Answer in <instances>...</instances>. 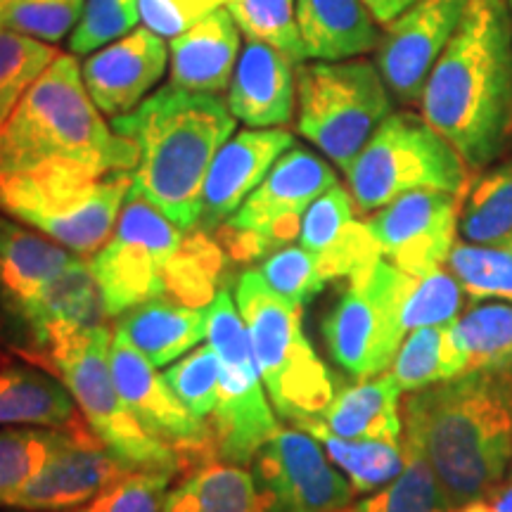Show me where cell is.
<instances>
[{
  "label": "cell",
  "instance_id": "6da1fadb",
  "mask_svg": "<svg viewBox=\"0 0 512 512\" xmlns=\"http://www.w3.org/2000/svg\"><path fill=\"white\" fill-rule=\"evenodd\" d=\"M403 427L453 508L484 501L512 463V361L413 392Z\"/></svg>",
  "mask_w": 512,
  "mask_h": 512
},
{
  "label": "cell",
  "instance_id": "7a4b0ae2",
  "mask_svg": "<svg viewBox=\"0 0 512 512\" xmlns=\"http://www.w3.org/2000/svg\"><path fill=\"white\" fill-rule=\"evenodd\" d=\"M427 124L470 171L503 155L512 138V15L508 0H470L420 98Z\"/></svg>",
  "mask_w": 512,
  "mask_h": 512
},
{
  "label": "cell",
  "instance_id": "3957f363",
  "mask_svg": "<svg viewBox=\"0 0 512 512\" xmlns=\"http://www.w3.org/2000/svg\"><path fill=\"white\" fill-rule=\"evenodd\" d=\"M235 121L214 93L169 83L147 95L136 110L114 117L112 128L140 152L133 188L178 228L192 230L200 221L209 166L235 133Z\"/></svg>",
  "mask_w": 512,
  "mask_h": 512
},
{
  "label": "cell",
  "instance_id": "277c9868",
  "mask_svg": "<svg viewBox=\"0 0 512 512\" xmlns=\"http://www.w3.org/2000/svg\"><path fill=\"white\" fill-rule=\"evenodd\" d=\"M138 159L136 143L105 124L83 86L81 64L69 53L55 57L0 126V176L43 164H76L112 174L133 171Z\"/></svg>",
  "mask_w": 512,
  "mask_h": 512
},
{
  "label": "cell",
  "instance_id": "5b68a950",
  "mask_svg": "<svg viewBox=\"0 0 512 512\" xmlns=\"http://www.w3.org/2000/svg\"><path fill=\"white\" fill-rule=\"evenodd\" d=\"M133 188V171L43 164L0 176V211L79 256H95L110 240Z\"/></svg>",
  "mask_w": 512,
  "mask_h": 512
},
{
  "label": "cell",
  "instance_id": "8992f818",
  "mask_svg": "<svg viewBox=\"0 0 512 512\" xmlns=\"http://www.w3.org/2000/svg\"><path fill=\"white\" fill-rule=\"evenodd\" d=\"M235 304L247 323L256 366L280 418L294 425L320 418L335 396V382L302 328V306L271 290L259 271L242 273Z\"/></svg>",
  "mask_w": 512,
  "mask_h": 512
},
{
  "label": "cell",
  "instance_id": "52a82bcc",
  "mask_svg": "<svg viewBox=\"0 0 512 512\" xmlns=\"http://www.w3.org/2000/svg\"><path fill=\"white\" fill-rule=\"evenodd\" d=\"M112 337L107 325L64 337L38 358L64 382L91 430L107 448L136 470H166L185 475L183 460L164 441L140 425L114 382Z\"/></svg>",
  "mask_w": 512,
  "mask_h": 512
},
{
  "label": "cell",
  "instance_id": "ba28073f",
  "mask_svg": "<svg viewBox=\"0 0 512 512\" xmlns=\"http://www.w3.org/2000/svg\"><path fill=\"white\" fill-rule=\"evenodd\" d=\"M297 128L342 174L392 114V93L366 57L297 67Z\"/></svg>",
  "mask_w": 512,
  "mask_h": 512
},
{
  "label": "cell",
  "instance_id": "9c48e42d",
  "mask_svg": "<svg viewBox=\"0 0 512 512\" xmlns=\"http://www.w3.org/2000/svg\"><path fill=\"white\" fill-rule=\"evenodd\" d=\"M349 192L368 214L413 190L465 195L470 166L422 114L392 112L347 169Z\"/></svg>",
  "mask_w": 512,
  "mask_h": 512
},
{
  "label": "cell",
  "instance_id": "30bf717a",
  "mask_svg": "<svg viewBox=\"0 0 512 512\" xmlns=\"http://www.w3.org/2000/svg\"><path fill=\"white\" fill-rule=\"evenodd\" d=\"M207 339L221 363V392L209 418L214 453L233 465H252L261 446L278 430L256 366L252 337L238 304L226 290L207 309Z\"/></svg>",
  "mask_w": 512,
  "mask_h": 512
},
{
  "label": "cell",
  "instance_id": "8fae6325",
  "mask_svg": "<svg viewBox=\"0 0 512 512\" xmlns=\"http://www.w3.org/2000/svg\"><path fill=\"white\" fill-rule=\"evenodd\" d=\"M347 280V290L323 320V337L332 361L344 373L368 380L392 368L406 339L401 311L413 275L380 256Z\"/></svg>",
  "mask_w": 512,
  "mask_h": 512
},
{
  "label": "cell",
  "instance_id": "7c38bea8",
  "mask_svg": "<svg viewBox=\"0 0 512 512\" xmlns=\"http://www.w3.org/2000/svg\"><path fill=\"white\" fill-rule=\"evenodd\" d=\"M337 183L335 169L323 157L292 145L240 209L211 235L230 259L242 264L264 259L299 238L306 211Z\"/></svg>",
  "mask_w": 512,
  "mask_h": 512
},
{
  "label": "cell",
  "instance_id": "4fadbf2b",
  "mask_svg": "<svg viewBox=\"0 0 512 512\" xmlns=\"http://www.w3.org/2000/svg\"><path fill=\"white\" fill-rule=\"evenodd\" d=\"M183 238V228L131 188L110 240L91 259L107 316L117 318L133 306L166 297V264Z\"/></svg>",
  "mask_w": 512,
  "mask_h": 512
},
{
  "label": "cell",
  "instance_id": "5bb4252c",
  "mask_svg": "<svg viewBox=\"0 0 512 512\" xmlns=\"http://www.w3.org/2000/svg\"><path fill=\"white\" fill-rule=\"evenodd\" d=\"M252 475L268 512H344L356 496L325 448L299 427L275 430L256 451Z\"/></svg>",
  "mask_w": 512,
  "mask_h": 512
},
{
  "label": "cell",
  "instance_id": "9a60e30c",
  "mask_svg": "<svg viewBox=\"0 0 512 512\" xmlns=\"http://www.w3.org/2000/svg\"><path fill=\"white\" fill-rule=\"evenodd\" d=\"M133 470L136 467L114 456L86 418L79 415L67 427L55 430L46 465L12 496L8 508L29 512L81 510Z\"/></svg>",
  "mask_w": 512,
  "mask_h": 512
},
{
  "label": "cell",
  "instance_id": "2e32d148",
  "mask_svg": "<svg viewBox=\"0 0 512 512\" xmlns=\"http://www.w3.org/2000/svg\"><path fill=\"white\" fill-rule=\"evenodd\" d=\"M110 361L114 382L128 408L152 437L176 448L185 475L209 460H219L207 422L195 418L178 401L164 375H159L157 368L117 330L112 335Z\"/></svg>",
  "mask_w": 512,
  "mask_h": 512
},
{
  "label": "cell",
  "instance_id": "e0dca14e",
  "mask_svg": "<svg viewBox=\"0 0 512 512\" xmlns=\"http://www.w3.org/2000/svg\"><path fill=\"white\" fill-rule=\"evenodd\" d=\"M463 195L444 190H413L384 204L366 219L382 259L408 275L446 266L456 245Z\"/></svg>",
  "mask_w": 512,
  "mask_h": 512
},
{
  "label": "cell",
  "instance_id": "ac0fdd59",
  "mask_svg": "<svg viewBox=\"0 0 512 512\" xmlns=\"http://www.w3.org/2000/svg\"><path fill=\"white\" fill-rule=\"evenodd\" d=\"M467 5L470 0H418L384 27L377 69L401 105H420L432 67L458 31Z\"/></svg>",
  "mask_w": 512,
  "mask_h": 512
},
{
  "label": "cell",
  "instance_id": "d6986e66",
  "mask_svg": "<svg viewBox=\"0 0 512 512\" xmlns=\"http://www.w3.org/2000/svg\"><path fill=\"white\" fill-rule=\"evenodd\" d=\"M79 254L46 235L31 233L0 211V332L19 351L27 349L29 330L48 287L67 271Z\"/></svg>",
  "mask_w": 512,
  "mask_h": 512
},
{
  "label": "cell",
  "instance_id": "ffe728a7",
  "mask_svg": "<svg viewBox=\"0 0 512 512\" xmlns=\"http://www.w3.org/2000/svg\"><path fill=\"white\" fill-rule=\"evenodd\" d=\"M166 67L169 48L164 38L143 24L119 41L86 55L81 76L95 107L114 119L136 110L164 79Z\"/></svg>",
  "mask_w": 512,
  "mask_h": 512
},
{
  "label": "cell",
  "instance_id": "44dd1931",
  "mask_svg": "<svg viewBox=\"0 0 512 512\" xmlns=\"http://www.w3.org/2000/svg\"><path fill=\"white\" fill-rule=\"evenodd\" d=\"M292 145L294 136L287 128H245L233 133L209 166L197 228L214 233L223 226Z\"/></svg>",
  "mask_w": 512,
  "mask_h": 512
},
{
  "label": "cell",
  "instance_id": "7402d4cb",
  "mask_svg": "<svg viewBox=\"0 0 512 512\" xmlns=\"http://www.w3.org/2000/svg\"><path fill=\"white\" fill-rule=\"evenodd\" d=\"M356 209L349 188L337 183L304 214L299 242L316 256L328 280L349 278L382 256L368 223L356 219Z\"/></svg>",
  "mask_w": 512,
  "mask_h": 512
},
{
  "label": "cell",
  "instance_id": "603a6c76",
  "mask_svg": "<svg viewBox=\"0 0 512 512\" xmlns=\"http://www.w3.org/2000/svg\"><path fill=\"white\" fill-rule=\"evenodd\" d=\"M290 57L261 41L242 48L228 86V110L249 128H283L294 117L297 74Z\"/></svg>",
  "mask_w": 512,
  "mask_h": 512
},
{
  "label": "cell",
  "instance_id": "cb8c5ba5",
  "mask_svg": "<svg viewBox=\"0 0 512 512\" xmlns=\"http://www.w3.org/2000/svg\"><path fill=\"white\" fill-rule=\"evenodd\" d=\"M240 50V27L228 8L211 12L171 38V83L195 93H221L230 86Z\"/></svg>",
  "mask_w": 512,
  "mask_h": 512
},
{
  "label": "cell",
  "instance_id": "d4e9b609",
  "mask_svg": "<svg viewBox=\"0 0 512 512\" xmlns=\"http://www.w3.org/2000/svg\"><path fill=\"white\" fill-rule=\"evenodd\" d=\"M306 60H351L377 50L380 24L363 0H297Z\"/></svg>",
  "mask_w": 512,
  "mask_h": 512
},
{
  "label": "cell",
  "instance_id": "484cf974",
  "mask_svg": "<svg viewBox=\"0 0 512 512\" xmlns=\"http://www.w3.org/2000/svg\"><path fill=\"white\" fill-rule=\"evenodd\" d=\"M114 330L126 335L152 366L164 368L207 337V313L171 297H157L117 316Z\"/></svg>",
  "mask_w": 512,
  "mask_h": 512
},
{
  "label": "cell",
  "instance_id": "4316f807",
  "mask_svg": "<svg viewBox=\"0 0 512 512\" xmlns=\"http://www.w3.org/2000/svg\"><path fill=\"white\" fill-rule=\"evenodd\" d=\"M330 432L347 439L401 441V387L392 373L361 380L332 396L320 415Z\"/></svg>",
  "mask_w": 512,
  "mask_h": 512
},
{
  "label": "cell",
  "instance_id": "83f0119b",
  "mask_svg": "<svg viewBox=\"0 0 512 512\" xmlns=\"http://www.w3.org/2000/svg\"><path fill=\"white\" fill-rule=\"evenodd\" d=\"M79 415L62 380L27 366L0 368V427L60 430Z\"/></svg>",
  "mask_w": 512,
  "mask_h": 512
},
{
  "label": "cell",
  "instance_id": "f1b7e54d",
  "mask_svg": "<svg viewBox=\"0 0 512 512\" xmlns=\"http://www.w3.org/2000/svg\"><path fill=\"white\" fill-rule=\"evenodd\" d=\"M299 430L309 432L325 448L332 463L344 472L356 494H370L394 482L406 467L403 441L382 439H347L330 432L320 418L297 422Z\"/></svg>",
  "mask_w": 512,
  "mask_h": 512
},
{
  "label": "cell",
  "instance_id": "f546056e",
  "mask_svg": "<svg viewBox=\"0 0 512 512\" xmlns=\"http://www.w3.org/2000/svg\"><path fill=\"white\" fill-rule=\"evenodd\" d=\"M226 249L214 235L202 228L185 230V238L166 264V297L192 309H207L221 290L226 268Z\"/></svg>",
  "mask_w": 512,
  "mask_h": 512
},
{
  "label": "cell",
  "instance_id": "4dcf8cb0",
  "mask_svg": "<svg viewBox=\"0 0 512 512\" xmlns=\"http://www.w3.org/2000/svg\"><path fill=\"white\" fill-rule=\"evenodd\" d=\"M458 233L475 245H496L512 235V157L482 169L467 185Z\"/></svg>",
  "mask_w": 512,
  "mask_h": 512
},
{
  "label": "cell",
  "instance_id": "1f68e13d",
  "mask_svg": "<svg viewBox=\"0 0 512 512\" xmlns=\"http://www.w3.org/2000/svg\"><path fill=\"white\" fill-rule=\"evenodd\" d=\"M389 373L399 382L401 392L408 394L465 375L451 325H430L408 332L396 351Z\"/></svg>",
  "mask_w": 512,
  "mask_h": 512
},
{
  "label": "cell",
  "instance_id": "d6a6232c",
  "mask_svg": "<svg viewBox=\"0 0 512 512\" xmlns=\"http://www.w3.org/2000/svg\"><path fill=\"white\" fill-rule=\"evenodd\" d=\"M465 373L512 361V304H484L451 323Z\"/></svg>",
  "mask_w": 512,
  "mask_h": 512
},
{
  "label": "cell",
  "instance_id": "836d02e7",
  "mask_svg": "<svg viewBox=\"0 0 512 512\" xmlns=\"http://www.w3.org/2000/svg\"><path fill=\"white\" fill-rule=\"evenodd\" d=\"M406 467L394 482L377 489L344 512H458L441 489L437 475L418 448L406 444Z\"/></svg>",
  "mask_w": 512,
  "mask_h": 512
},
{
  "label": "cell",
  "instance_id": "e575fe53",
  "mask_svg": "<svg viewBox=\"0 0 512 512\" xmlns=\"http://www.w3.org/2000/svg\"><path fill=\"white\" fill-rule=\"evenodd\" d=\"M181 484L188 489L195 512H268L266 498L245 465L209 460L185 475Z\"/></svg>",
  "mask_w": 512,
  "mask_h": 512
},
{
  "label": "cell",
  "instance_id": "d590c367",
  "mask_svg": "<svg viewBox=\"0 0 512 512\" xmlns=\"http://www.w3.org/2000/svg\"><path fill=\"white\" fill-rule=\"evenodd\" d=\"M467 297L503 299L512 304V249L508 245H475L456 242L446 259Z\"/></svg>",
  "mask_w": 512,
  "mask_h": 512
},
{
  "label": "cell",
  "instance_id": "8d00e7d4",
  "mask_svg": "<svg viewBox=\"0 0 512 512\" xmlns=\"http://www.w3.org/2000/svg\"><path fill=\"white\" fill-rule=\"evenodd\" d=\"M226 8L249 41L268 43L297 64L306 62L297 0H230Z\"/></svg>",
  "mask_w": 512,
  "mask_h": 512
},
{
  "label": "cell",
  "instance_id": "74e56055",
  "mask_svg": "<svg viewBox=\"0 0 512 512\" xmlns=\"http://www.w3.org/2000/svg\"><path fill=\"white\" fill-rule=\"evenodd\" d=\"M57 55L60 50L50 43L0 27V126Z\"/></svg>",
  "mask_w": 512,
  "mask_h": 512
},
{
  "label": "cell",
  "instance_id": "f35d334b",
  "mask_svg": "<svg viewBox=\"0 0 512 512\" xmlns=\"http://www.w3.org/2000/svg\"><path fill=\"white\" fill-rule=\"evenodd\" d=\"M463 287L446 266L425 275H413L411 290L406 294L401 323L406 335L411 330L430 325H451L463 313Z\"/></svg>",
  "mask_w": 512,
  "mask_h": 512
},
{
  "label": "cell",
  "instance_id": "ab89813d",
  "mask_svg": "<svg viewBox=\"0 0 512 512\" xmlns=\"http://www.w3.org/2000/svg\"><path fill=\"white\" fill-rule=\"evenodd\" d=\"M55 430L46 427H5L0 432V508L22 491L46 465Z\"/></svg>",
  "mask_w": 512,
  "mask_h": 512
},
{
  "label": "cell",
  "instance_id": "60d3db41",
  "mask_svg": "<svg viewBox=\"0 0 512 512\" xmlns=\"http://www.w3.org/2000/svg\"><path fill=\"white\" fill-rule=\"evenodd\" d=\"M164 380L195 418L207 422L214 415L221 392V363L211 344L192 349L188 356L166 368Z\"/></svg>",
  "mask_w": 512,
  "mask_h": 512
},
{
  "label": "cell",
  "instance_id": "b9f144b4",
  "mask_svg": "<svg viewBox=\"0 0 512 512\" xmlns=\"http://www.w3.org/2000/svg\"><path fill=\"white\" fill-rule=\"evenodd\" d=\"M83 5L86 0H12L3 12L0 27L55 46L62 38L72 36L81 22Z\"/></svg>",
  "mask_w": 512,
  "mask_h": 512
},
{
  "label": "cell",
  "instance_id": "7bdbcfd3",
  "mask_svg": "<svg viewBox=\"0 0 512 512\" xmlns=\"http://www.w3.org/2000/svg\"><path fill=\"white\" fill-rule=\"evenodd\" d=\"M140 22V0H86L81 22L69 36V53L91 55L131 34Z\"/></svg>",
  "mask_w": 512,
  "mask_h": 512
},
{
  "label": "cell",
  "instance_id": "ee69618b",
  "mask_svg": "<svg viewBox=\"0 0 512 512\" xmlns=\"http://www.w3.org/2000/svg\"><path fill=\"white\" fill-rule=\"evenodd\" d=\"M174 472L133 470L76 512H164Z\"/></svg>",
  "mask_w": 512,
  "mask_h": 512
},
{
  "label": "cell",
  "instance_id": "f6af8a7d",
  "mask_svg": "<svg viewBox=\"0 0 512 512\" xmlns=\"http://www.w3.org/2000/svg\"><path fill=\"white\" fill-rule=\"evenodd\" d=\"M259 273L271 290L283 294L290 302L304 306L309 304L316 294L330 283L320 271L316 256L299 247H280L268 254L261 264Z\"/></svg>",
  "mask_w": 512,
  "mask_h": 512
},
{
  "label": "cell",
  "instance_id": "bcb514c9",
  "mask_svg": "<svg viewBox=\"0 0 512 512\" xmlns=\"http://www.w3.org/2000/svg\"><path fill=\"white\" fill-rule=\"evenodd\" d=\"M230 0H140V22L162 38H176Z\"/></svg>",
  "mask_w": 512,
  "mask_h": 512
},
{
  "label": "cell",
  "instance_id": "7dc6e473",
  "mask_svg": "<svg viewBox=\"0 0 512 512\" xmlns=\"http://www.w3.org/2000/svg\"><path fill=\"white\" fill-rule=\"evenodd\" d=\"M363 3H366L370 15L375 17V22L380 27H387V24H392L396 17H401L418 0H363Z\"/></svg>",
  "mask_w": 512,
  "mask_h": 512
},
{
  "label": "cell",
  "instance_id": "c3c4849f",
  "mask_svg": "<svg viewBox=\"0 0 512 512\" xmlns=\"http://www.w3.org/2000/svg\"><path fill=\"white\" fill-rule=\"evenodd\" d=\"M491 505L494 512H512V479L510 482H501L489 491V496L484 498Z\"/></svg>",
  "mask_w": 512,
  "mask_h": 512
},
{
  "label": "cell",
  "instance_id": "681fc988",
  "mask_svg": "<svg viewBox=\"0 0 512 512\" xmlns=\"http://www.w3.org/2000/svg\"><path fill=\"white\" fill-rule=\"evenodd\" d=\"M164 512H195V505H192V498L183 484H178L169 494V498H166Z\"/></svg>",
  "mask_w": 512,
  "mask_h": 512
},
{
  "label": "cell",
  "instance_id": "f907efd6",
  "mask_svg": "<svg viewBox=\"0 0 512 512\" xmlns=\"http://www.w3.org/2000/svg\"><path fill=\"white\" fill-rule=\"evenodd\" d=\"M458 512H494V510H491V505L486 501H472V503L463 505Z\"/></svg>",
  "mask_w": 512,
  "mask_h": 512
},
{
  "label": "cell",
  "instance_id": "816d5d0a",
  "mask_svg": "<svg viewBox=\"0 0 512 512\" xmlns=\"http://www.w3.org/2000/svg\"><path fill=\"white\" fill-rule=\"evenodd\" d=\"M10 3H12V0H0V19H3V12H5V8H8Z\"/></svg>",
  "mask_w": 512,
  "mask_h": 512
},
{
  "label": "cell",
  "instance_id": "f5cc1de1",
  "mask_svg": "<svg viewBox=\"0 0 512 512\" xmlns=\"http://www.w3.org/2000/svg\"><path fill=\"white\" fill-rule=\"evenodd\" d=\"M501 245H508V247L512 249V235H508V238H505V240H501Z\"/></svg>",
  "mask_w": 512,
  "mask_h": 512
},
{
  "label": "cell",
  "instance_id": "db71d44e",
  "mask_svg": "<svg viewBox=\"0 0 512 512\" xmlns=\"http://www.w3.org/2000/svg\"><path fill=\"white\" fill-rule=\"evenodd\" d=\"M8 512H29V510H12V508H8Z\"/></svg>",
  "mask_w": 512,
  "mask_h": 512
},
{
  "label": "cell",
  "instance_id": "11a10c76",
  "mask_svg": "<svg viewBox=\"0 0 512 512\" xmlns=\"http://www.w3.org/2000/svg\"><path fill=\"white\" fill-rule=\"evenodd\" d=\"M508 5H510V15H512V0H508Z\"/></svg>",
  "mask_w": 512,
  "mask_h": 512
},
{
  "label": "cell",
  "instance_id": "9f6ffc18",
  "mask_svg": "<svg viewBox=\"0 0 512 512\" xmlns=\"http://www.w3.org/2000/svg\"><path fill=\"white\" fill-rule=\"evenodd\" d=\"M508 472H510V479H512V463H510V470Z\"/></svg>",
  "mask_w": 512,
  "mask_h": 512
}]
</instances>
